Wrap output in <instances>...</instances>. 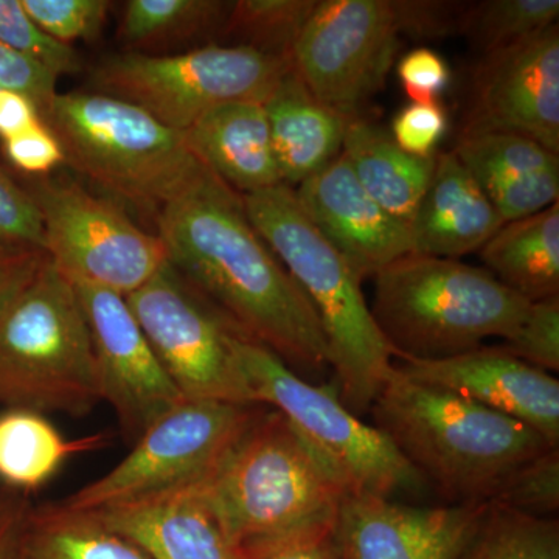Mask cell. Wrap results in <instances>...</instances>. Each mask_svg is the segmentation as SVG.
<instances>
[{"label":"cell","mask_w":559,"mask_h":559,"mask_svg":"<svg viewBox=\"0 0 559 559\" xmlns=\"http://www.w3.org/2000/svg\"><path fill=\"white\" fill-rule=\"evenodd\" d=\"M168 264L235 329L318 377L330 348L310 301L250 223L242 194L209 170L156 215Z\"/></svg>","instance_id":"6da1fadb"},{"label":"cell","mask_w":559,"mask_h":559,"mask_svg":"<svg viewBox=\"0 0 559 559\" xmlns=\"http://www.w3.org/2000/svg\"><path fill=\"white\" fill-rule=\"evenodd\" d=\"M373 421L451 503H489L522 463L557 447L520 419L392 373Z\"/></svg>","instance_id":"7a4b0ae2"},{"label":"cell","mask_w":559,"mask_h":559,"mask_svg":"<svg viewBox=\"0 0 559 559\" xmlns=\"http://www.w3.org/2000/svg\"><path fill=\"white\" fill-rule=\"evenodd\" d=\"M194 489L235 557L336 522L347 495L288 419L264 406Z\"/></svg>","instance_id":"3957f363"},{"label":"cell","mask_w":559,"mask_h":559,"mask_svg":"<svg viewBox=\"0 0 559 559\" xmlns=\"http://www.w3.org/2000/svg\"><path fill=\"white\" fill-rule=\"evenodd\" d=\"M242 202L318 314L342 403L358 417L366 414L392 373L393 353L364 299L362 280L316 229L289 187L242 194Z\"/></svg>","instance_id":"277c9868"},{"label":"cell","mask_w":559,"mask_h":559,"mask_svg":"<svg viewBox=\"0 0 559 559\" xmlns=\"http://www.w3.org/2000/svg\"><path fill=\"white\" fill-rule=\"evenodd\" d=\"M370 311L393 358L436 360L507 341L530 301L491 272L459 260L407 253L374 274Z\"/></svg>","instance_id":"5b68a950"},{"label":"cell","mask_w":559,"mask_h":559,"mask_svg":"<svg viewBox=\"0 0 559 559\" xmlns=\"http://www.w3.org/2000/svg\"><path fill=\"white\" fill-rule=\"evenodd\" d=\"M46 123L70 170L154 218L207 171L182 131L102 92H58Z\"/></svg>","instance_id":"8992f818"},{"label":"cell","mask_w":559,"mask_h":559,"mask_svg":"<svg viewBox=\"0 0 559 559\" xmlns=\"http://www.w3.org/2000/svg\"><path fill=\"white\" fill-rule=\"evenodd\" d=\"M102 403L75 285L50 259L0 318V406L84 417Z\"/></svg>","instance_id":"52a82bcc"},{"label":"cell","mask_w":559,"mask_h":559,"mask_svg":"<svg viewBox=\"0 0 559 559\" xmlns=\"http://www.w3.org/2000/svg\"><path fill=\"white\" fill-rule=\"evenodd\" d=\"M238 359L253 403L278 411L334 471L347 495H419L429 487L377 426L344 406L333 384H312L277 355L240 333Z\"/></svg>","instance_id":"ba28073f"},{"label":"cell","mask_w":559,"mask_h":559,"mask_svg":"<svg viewBox=\"0 0 559 559\" xmlns=\"http://www.w3.org/2000/svg\"><path fill=\"white\" fill-rule=\"evenodd\" d=\"M289 68L250 47L207 44L171 55H108L92 70V84L183 132L223 103H264Z\"/></svg>","instance_id":"9c48e42d"},{"label":"cell","mask_w":559,"mask_h":559,"mask_svg":"<svg viewBox=\"0 0 559 559\" xmlns=\"http://www.w3.org/2000/svg\"><path fill=\"white\" fill-rule=\"evenodd\" d=\"M22 186L39 210L44 252L70 282L127 297L167 264L157 234L139 227L110 198L53 176Z\"/></svg>","instance_id":"30bf717a"},{"label":"cell","mask_w":559,"mask_h":559,"mask_svg":"<svg viewBox=\"0 0 559 559\" xmlns=\"http://www.w3.org/2000/svg\"><path fill=\"white\" fill-rule=\"evenodd\" d=\"M259 407L183 400L139 437L119 465L61 506L94 511L194 487L216 468Z\"/></svg>","instance_id":"8fae6325"},{"label":"cell","mask_w":559,"mask_h":559,"mask_svg":"<svg viewBox=\"0 0 559 559\" xmlns=\"http://www.w3.org/2000/svg\"><path fill=\"white\" fill-rule=\"evenodd\" d=\"M128 307L186 400L253 403L235 340L240 330L170 264L127 296Z\"/></svg>","instance_id":"7c38bea8"},{"label":"cell","mask_w":559,"mask_h":559,"mask_svg":"<svg viewBox=\"0 0 559 559\" xmlns=\"http://www.w3.org/2000/svg\"><path fill=\"white\" fill-rule=\"evenodd\" d=\"M400 38L393 0H319L290 68L319 102L355 119L384 86Z\"/></svg>","instance_id":"4fadbf2b"},{"label":"cell","mask_w":559,"mask_h":559,"mask_svg":"<svg viewBox=\"0 0 559 559\" xmlns=\"http://www.w3.org/2000/svg\"><path fill=\"white\" fill-rule=\"evenodd\" d=\"M513 132L559 156V27L485 53L474 70L459 138Z\"/></svg>","instance_id":"5bb4252c"},{"label":"cell","mask_w":559,"mask_h":559,"mask_svg":"<svg viewBox=\"0 0 559 559\" xmlns=\"http://www.w3.org/2000/svg\"><path fill=\"white\" fill-rule=\"evenodd\" d=\"M86 316L100 399L110 404L124 436L139 440L183 396L128 307L127 297L73 283Z\"/></svg>","instance_id":"9a60e30c"},{"label":"cell","mask_w":559,"mask_h":559,"mask_svg":"<svg viewBox=\"0 0 559 559\" xmlns=\"http://www.w3.org/2000/svg\"><path fill=\"white\" fill-rule=\"evenodd\" d=\"M489 503L415 507L374 495H345L337 513L344 559H459Z\"/></svg>","instance_id":"2e32d148"},{"label":"cell","mask_w":559,"mask_h":559,"mask_svg":"<svg viewBox=\"0 0 559 559\" xmlns=\"http://www.w3.org/2000/svg\"><path fill=\"white\" fill-rule=\"evenodd\" d=\"M404 377L454 393L528 425L559 447V381L499 347H481L436 360L393 364Z\"/></svg>","instance_id":"e0dca14e"},{"label":"cell","mask_w":559,"mask_h":559,"mask_svg":"<svg viewBox=\"0 0 559 559\" xmlns=\"http://www.w3.org/2000/svg\"><path fill=\"white\" fill-rule=\"evenodd\" d=\"M316 229L348 261L360 280L414 252L409 226L396 219L360 186L340 154L294 190Z\"/></svg>","instance_id":"ac0fdd59"},{"label":"cell","mask_w":559,"mask_h":559,"mask_svg":"<svg viewBox=\"0 0 559 559\" xmlns=\"http://www.w3.org/2000/svg\"><path fill=\"white\" fill-rule=\"evenodd\" d=\"M90 513L150 559H237L194 487Z\"/></svg>","instance_id":"d6986e66"},{"label":"cell","mask_w":559,"mask_h":559,"mask_svg":"<svg viewBox=\"0 0 559 559\" xmlns=\"http://www.w3.org/2000/svg\"><path fill=\"white\" fill-rule=\"evenodd\" d=\"M502 226L457 154H437L432 179L409 223L412 253L457 260L484 248Z\"/></svg>","instance_id":"ffe728a7"},{"label":"cell","mask_w":559,"mask_h":559,"mask_svg":"<svg viewBox=\"0 0 559 559\" xmlns=\"http://www.w3.org/2000/svg\"><path fill=\"white\" fill-rule=\"evenodd\" d=\"M194 156L240 194L280 186L263 103H223L183 131Z\"/></svg>","instance_id":"44dd1931"},{"label":"cell","mask_w":559,"mask_h":559,"mask_svg":"<svg viewBox=\"0 0 559 559\" xmlns=\"http://www.w3.org/2000/svg\"><path fill=\"white\" fill-rule=\"evenodd\" d=\"M263 106L283 186H300L342 153L352 119L319 102L293 68Z\"/></svg>","instance_id":"7402d4cb"},{"label":"cell","mask_w":559,"mask_h":559,"mask_svg":"<svg viewBox=\"0 0 559 559\" xmlns=\"http://www.w3.org/2000/svg\"><path fill=\"white\" fill-rule=\"evenodd\" d=\"M342 154L367 193L409 226L432 179L437 154L428 159L411 156L388 130L360 117L348 121Z\"/></svg>","instance_id":"603a6c76"},{"label":"cell","mask_w":559,"mask_h":559,"mask_svg":"<svg viewBox=\"0 0 559 559\" xmlns=\"http://www.w3.org/2000/svg\"><path fill=\"white\" fill-rule=\"evenodd\" d=\"M489 272L528 301L559 296V202L502 227L480 249Z\"/></svg>","instance_id":"cb8c5ba5"},{"label":"cell","mask_w":559,"mask_h":559,"mask_svg":"<svg viewBox=\"0 0 559 559\" xmlns=\"http://www.w3.org/2000/svg\"><path fill=\"white\" fill-rule=\"evenodd\" d=\"M105 436L69 440L39 412H0V484L27 496L43 488L66 460L100 448Z\"/></svg>","instance_id":"d4e9b609"},{"label":"cell","mask_w":559,"mask_h":559,"mask_svg":"<svg viewBox=\"0 0 559 559\" xmlns=\"http://www.w3.org/2000/svg\"><path fill=\"white\" fill-rule=\"evenodd\" d=\"M231 2L221 0H130L121 10L124 51L159 55L182 44L219 35Z\"/></svg>","instance_id":"484cf974"},{"label":"cell","mask_w":559,"mask_h":559,"mask_svg":"<svg viewBox=\"0 0 559 559\" xmlns=\"http://www.w3.org/2000/svg\"><path fill=\"white\" fill-rule=\"evenodd\" d=\"M22 559H150L90 511L61 503L33 507L25 522Z\"/></svg>","instance_id":"4316f807"},{"label":"cell","mask_w":559,"mask_h":559,"mask_svg":"<svg viewBox=\"0 0 559 559\" xmlns=\"http://www.w3.org/2000/svg\"><path fill=\"white\" fill-rule=\"evenodd\" d=\"M318 0H238L219 35L245 46L290 61L296 40L310 20Z\"/></svg>","instance_id":"83f0119b"},{"label":"cell","mask_w":559,"mask_h":559,"mask_svg":"<svg viewBox=\"0 0 559 559\" xmlns=\"http://www.w3.org/2000/svg\"><path fill=\"white\" fill-rule=\"evenodd\" d=\"M459 559H559V521L489 503Z\"/></svg>","instance_id":"f1b7e54d"},{"label":"cell","mask_w":559,"mask_h":559,"mask_svg":"<svg viewBox=\"0 0 559 559\" xmlns=\"http://www.w3.org/2000/svg\"><path fill=\"white\" fill-rule=\"evenodd\" d=\"M558 0H484L466 2L460 35L485 53L513 44L558 24Z\"/></svg>","instance_id":"f546056e"},{"label":"cell","mask_w":559,"mask_h":559,"mask_svg":"<svg viewBox=\"0 0 559 559\" xmlns=\"http://www.w3.org/2000/svg\"><path fill=\"white\" fill-rule=\"evenodd\" d=\"M454 153L481 190L499 180L559 167L558 154L513 132H485L459 138Z\"/></svg>","instance_id":"4dcf8cb0"},{"label":"cell","mask_w":559,"mask_h":559,"mask_svg":"<svg viewBox=\"0 0 559 559\" xmlns=\"http://www.w3.org/2000/svg\"><path fill=\"white\" fill-rule=\"evenodd\" d=\"M489 503L530 516L555 518L559 510V447L522 463Z\"/></svg>","instance_id":"1f68e13d"},{"label":"cell","mask_w":559,"mask_h":559,"mask_svg":"<svg viewBox=\"0 0 559 559\" xmlns=\"http://www.w3.org/2000/svg\"><path fill=\"white\" fill-rule=\"evenodd\" d=\"M0 43L49 69L58 79L79 72L83 66L73 47L58 43L40 31L21 0H0Z\"/></svg>","instance_id":"d6a6232c"},{"label":"cell","mask_w":559,"mask_h":559,"mask_svg":"<svg viewBox=\"0 0 559 559\" xmlns=\"http://www.w3.org/2000/svg\"><path fill=\"white\" fill-rule=\"evenodd\" d=\"M33 22L58 43L72 47L76 40L102 35L112 3L108 0H21Z\"/></svg>","instance_id":"836d02e7"},{"label":"cell","mask_w":559,"mask_h":559,"mask_svg":"<svg viewBox=\"0 0 559 559\" xmlns=\"http://www.w3.org/2000/svg\"><path fill=\"white\" fill-rule=\"evenodd\" d=\"M502 347L536 369L558 371L559 296L530 301L521 325Z\"/></svg>","instance_id":"e575fe53"},{"label":"cell","mask_w":559,"mask_h":559,"mask_svg":"<svg viewBox=\"0 0 559 559\" xmlns=\"http://www.w3.org/2000/svg\"><path fill=\"white\" fill-rule=\"evenodd\" d=\"M503 224L543 212L559 197V167L499 180L484 190Z\"/></svg>","instance_id":"d590c367"},{"label":"cell","mask_w":559,"mask_h":559,"mask_svg":"<svg viewBox=\"0 0 559 559\" xmlns=\"http://www.w3.org/2000/svg\"><path fill=\"white\" fill-rule=\"evenodd\" d=\"M3 157L22 179L49 178L64 165V151L60 140L46 121L28 130L0 140Z\"/></svg>","instance_id":"8d00e7d4"},{"label":"cell","mask_w":559,"mask_h":559,"mask_svg":"<svg viewBox=\"0 0 559 559\" xmlns=\"http://www.w3.org/2000/svg\"><path fill=\"white\" fill-rule=\"evenodd\" d=\"M0 245L44 250L39 210L28 190L0 167Z\"/></svg>","instance_id":"74e56055"},{"label":"cell","mask_w":559,"mask_h":559,"mask_svg":"<svg viewBox=\"0 0 559 559\" xmlns=\"http://www.w3.org/2000/svg\"><path fill=\"white\" fill-rule=\"evenodd\" d=\"M447 130L448 114L440 102L430 105L411 103L396 114L390 134L396 145L411 156L428 159L436 156L437 146Z\"/></svg>","instance_id":"f35d334b"},{"label":"cell","mask_w":559,"mask_h":559,"mask_svg":"<svg viewBox=\"0 0 559 559\" xmlns=\"http://www.w3.org/2000/svg\"><path fill=\"white\" fill-rule=\"evenodd\" d=\"M57 83L58 76L49 69L0 43V90L20 92L31 98L44 121L57 98Z\"/></svg>","instance_id":"ab89813d"},{"label":"cell","mask_w":559,"mask_h":559,"mask_svg":"<svg viewBox=\"0 0 559 559\" xmlns=\"http://www.w3.org/2000/svg\"><path fill=\"white\" fill-rule=\"evenodd\" d=\"M465 2L393 0L401 35L412 38H443L460 33Z\"/></svg>","instance_id":"60d3db41"},{"label":"cell","mask_w":559,"mask_h":559,"mask_svg":"<svg viewBox=\"0 0 559 559\" xmlns=\"http://www.w3.org/2000/svg\"><path fill=\"white\" fill-rule=\"evenodd\" d=\"M396 73L407 98L417 105L439 102L451 80L450 66L428 47L407 51L396 66Z\"/></svg>","instance_id":"b9f144b4"},{"label":"cell","mask_w":559,"mask_h":559,"mask_svg":"<svg viewBox=\"0 0 559 559\" xmlns=\"http://www.w3.org/2000/svg\"><path fill=\"white\" fill-rule=\"evenodd\" d=\"M336 522L242 551L237 555V559H344L337 539Z\"/></svg>","instance_id":"7bdbcfd3"},{"label":"cell","mask_w":559,"mask_h":559,"mask_svg":"<svg viewBox=\"0 0 559 559\" xmlns=\"http://www.w3.org/2000/svg\"><path fill=\"white\" fill-rule=\"evenodd\" d=\"M47 259L40 249L0 245V318L27 289Z\"/></svg>","instance_id":"ee69618b"},{"label":"cell","mask_w":559,"mask_h":559,"mask_svg":"<svg viewBox=\"0 0 559 559\" xmlns=\"http://www.w3.org/2000/svg\"><path fill=\"white\" fill-rule=\"evenodd\" d=\"M32 509L27 496L0 487V559H22V535Z\"/></svg>","instance_id":"f6af8a7d"},{"label":"cell","mask_w":559,"mask_h":559,"mask_svg":"<svg viewBox=\"0 0 559 559\" xmlns=\"http://www.w3.org/2000/svg\"><path fill=\"white\" fill-rule=\"evenodd\" d=\"M44 121L38 106L20 92L0 90V140Z\"/></svg>","instance_id":"bcb514c9"}]
</instances>
